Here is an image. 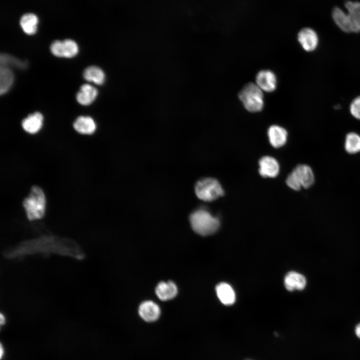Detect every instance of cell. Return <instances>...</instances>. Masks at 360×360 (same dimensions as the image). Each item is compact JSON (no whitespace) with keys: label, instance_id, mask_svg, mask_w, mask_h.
Returning a JSON list of instances; mask_svg holds the SVG:
<instances>
[{"label":"cell","instance_id":"cell-1","mask_svg":"<svg viewBox=\"0 0 360 360\" xmlns=\"http://www.w3.org/2000/svg\"><path fill=\"white\" fill-rule=\"evenodd\" d=\"M58 252L74 256L76 258L82 257V254L76 244L67 240L53 238H44L31 242H28L20 246L16 249L10 254L9 256H14L24 253L35 252Z\"/></svg>","mask_w":360,"mask_h":360},{"label":"cell","instance_id":"cell-2","mask_svg":"<svg viewBox=\"0 0 360 360\" xmlns=\"http://www.w3.org/2000/svg\"><path fill=\"white\" fill-rule=\"evenodd\" d=\"M347 12L336 7L332 12V17L338 27L346 32H360V2L347 1L345 3Z\"/></svg>","mask_w":360,"mask_h":360},{"label":"cell","instance_id":"cell-3","mask_svg":"<svg viewBox=\"0 0 360 360\" xmlns=\"http://www.w3.org/2000/svg\"><path fill=\"white\" fill-rule=\"evenodd\" d=\"M192 228L198 234L206 236L216 232L219 228V220L204 210H198L190 216Z\"/></svg>","mask_w":360,"mask_h":360},{"label":"cell","instance_id":"cell-4","mask_svg":"<svg viewBox=\"0 0 360 360\" xmlns=\"http://www.w3.org/2000/svg\"><path fill=\"white\" fill-rule=\"evenodd\" d=\"M46 197L40 187L34 186L28 197L23 201L27 218L29 220L40 219L43 217L46 208Z\"/></svg>","mask_w":360,"mask_h":360},{"label":"cell","instance_id":"cell-5","mask_svg":"<svg viewBox=\"0 0 360 360\" xmlns=\"http://www.w3.org/2000/svg\"><path fill=\"white\" fill-rule=\"evenodd\" d=\"M238 98L245 108L251 112L261 111L264 106L262 90L252 82L246 84L239 92Z\"/></svg>","mask_w":360,"mask_h":360},{"label":"cell","instance_id":"cell-6","mask_svg":"<svg viewBox=\"0 0 360 360\" xmlns=\"http://www.w3.org/2000/svg\"><path fill=\"white\" fill-rule=\"evenodd\" d=\"M314 181V177L312 168L306 164H299L288 176L286 184L292 190H299L302 188H310Z\"/></svg>","mask_w":360,"mask_h":360},{"label":"cell","instance_id":"cell-7","mask_svg":"<svg viewBox=\"0 0 360 360\" xmlns=\"http://www.w3.org/2000/svg\"><path fill=\"white\" fill-rule=\"evenodd\" d=\"M196 196L205 202H212L224 194L220 183L215 178H206L198 180L195 186Z\"/></svg>","mask_w":360,"mask_h":360},{"label":"cell","instance_id":"cell-8","mask_svg":"<svg viewBox=\"0 0 360 360\" xmlns=\"http://www.w3.org/2000/svg\"><path fill=\"white\" fill-rule=\"evenodd\" d=\"M50 50L52 54L56 56L72 58L78 54V46L75 41L70 39H66L63 41L56 40L51 44Z\"/></svg>","mask_w":360,"mask_h":360},{"label":"cell","instance_id":"cell-9","mask_svg":"<svg viewBox=\"0 0 360 360\" xmlns=\"http://www.w3.org/2000/svg\"><path fill=\"white\" fill-rule=\"evenodd\" d=\"M298 40L306 52H312L317 47L318 38L316 32L310 28L302 29L298 34Z\"/></svg>","mask_w":360,"mask_h":360},{"label":"cell","instance_id":"cell-10","mask_svg":"<svg viewBox=\"0 0 360 360\" xmlns=\"http://www.w3.org/2000/svg\"><path fill=\"white\" fill-rule=\"evenodd\" d=\"M138 312L140 317L148 322L156 321L160 315V308L156 303L151 300H146L141 303Z\"/></svg>","mask_w":360,"mask_h":360},{"label":"cell","instance_id":"cell-11","mask_svg":"<svg viewBox=\"0 0 360 360\" xmlns=\"http://www.w3.org/2000/svg\"><path fill=\"white\" fill-rule=\"evenodd\" d=\"M256 84L266 92H272L276 87V77L270 70H262L256 76Z\"/></svg>","mask_w":360,"mask_h":360},{"label":"cell","instance_id":"cell-12","mask_svg":"<svg viewBox=\"0 0 360 360\" xmlns=\"http://www.w3.org/2000/svg\"><path fill=\"white\" fill-rule=\"evenodd\" d=\"M258 172L263 178H274L280 172V166L277 160L270 156H264L258 162Z\"/></svg>","mask_w":360,"mask_h":360},{"label":"cell","instance_id":"cell-13","mask_svg":"<svg viewBox=\"0 0 360 360\" xmlns=\"http://www.w3.org/2000/svg\"><path fill=\"white\" fill-rule=\"evenodd\" d=\"M268 135L270 144L275 148L282 146L287 140V131L278 125H272L268 129Z\"/></svg>","mask_w":360,"mask_h":360},{"label":"cell","instance_id":"cell-14","mask_svg":"<svg viewBox=\"0 0 360 360\" xmlns=\"http://www.w3.org/2000/svg\"><path fill=\"white\" fill-rule=\"evenodd\" d=\"M284 284L289 291L301 290L305 288L306 280L304 275L296 272H290L284 277Z\"/></svg>","mask_w":360,"mask_h":360},{"label":"cell","instance_id":"cell-15","mask_svg":"<svg viewBox=\"0 0 360 360\" xmlns=\"http://www.w3.org/2000/svg\"><path fill=\"white\" fill-rule=\"evenodd\" d=\"M44 117L39 112L29 114L22 122L23 129L27 132L34 134L38 132L43 124Z\"/></svg>","mask_w":360,"mask_h":360},{"label":"cell","instance_id":"cell-16","mask_svg":"<svg viewBox=\"0 0 360 360\" xmlns=\"http://www.w3.org/2000/svg\"><path fill=\"white\" fill-rule=\"evenodd\" d=\"M178 290L176 284L172 281L162 282L156 288V294L162 300H168L176 296Z\"/></svg>","mask_w":360,"mask_h":360},{"label":"cell","instance_id":"cell-17","mask_svg":"<svg viewBox=\"0 0 360 360\" xmlns=\"http://www.w3.org/2000/svg\"><path fill=\"white\" fill-rule=\"evenodd\" d=\"M98 94L96 88L90 84H84L76 94V100L82 105L88 106L96 100Z\"/></svg>","mask_w":360,"mask_h":360},{"label":"cell","instance_id":"cell-18","mask_svg":"<svg viewBox=\"0 0 360 360\" xmlns=\"http://www.w3.org/2000/svg\"><path fill=\"white\" fill-rule=\"evenodd\" d=\"M74 130L81 134H91L96 130V124L94 120L88 116H80L73 124Z\"/></svg>","mask_w":360,"mask_h":360},{"label":"cell","instance_id":"cell-19","mask_svg":"<svg viewBox=\"0 0 360 360\" xmlns=\"http://www.w3.org/2000/svg\"><path fill=\"white\" fill-rule=\"evenodd\" d=\"M216 290L218 297L223 304L228 306L234 302L235 293L228 284L225 282L220 283L216 286Z\"/></svg>","mask_w":360,"mask_h":360},{"label":"cell","instance_id":"cell-20","mask_svg":"<svg viewBox=\"0 0 360 360\" xmlns=\"http://www.w3.org/2000/svg\"><path fill=\"white\" fill-rule=\"evenodd\" d=\"M20 23L22 30L28 35H33L37 32L38 19L32 13L24 14L20 19Z\"/></svg>","mask_w":360,"mask_h":360},{"label":"cell","instance_id":"cell-21","mask_svg":"<svg viewBox=\"0 0 360 360\" xmlns=\"http://www.w3.org/2000/svg\"><path fill=\"white\" fill-rule=\"evenodd\" d=\"M83 76L87 81L99 85L103 84L105 80L104 72L96 66H90L86 68L84 72Z\"/></svg>","mask_w":360,"mask_h":360},{"label":"cell","instance_id":"cell-22","mask_svg":"<svg viewBox=\"0 0 360 360\" xmlns=\"http://www.w3.org/2000/svg\"><path fill=\"white\" fill-rule=\"evenodd\" d=\"M14 81V74L10 68H0V93H6L11 87Z\"/></svg>","mask_w":360,"mask_h":360},{"label":"cell","instance_id":"cell-23","mask_svg":"<svg viewBox=\"0 0 360 360\" xmlns=\"http://www.w3.org/2000/svg\"><path fill=\"white\" fill-rule=\"evenodd\" d=\"M344 148L350 154L360 152V136L354 132L348 134L346 137Z\"/></svg>","mask_w":360,"mask_h":360},{"label":"cell","instance_id":"cell-24","mask_svg":"<svg viewBox=\"0 0 360 360\" xmlns=\"http://www.w3.org/2000/svg\"><path fill=\"white\" fill-rule=\"evenodd\" d=\"M0 66L10 68H14L18 69H24L26 67L27 63L8 54H1L0 56Z\"/></svg>","mask_w":360,"mask_h":360},{"label":"cell","instance_id":"cell-25","mask_svg":"<svg viewBox=\"0 0 360 360\" xmlns=\"http://www.w3.org/2000/svg\"><path fill=\"white\" fill-rule=\"evenodd\" d=\"M350 110L352 115L356 118L360 120V96L356 97L352 101Z\"/></svg>","mask_w":360,"mask_h":360},{"label":"cell","instance_id":"cell-26","mask_svg":"<svg viewBox=\"0 0 360 360\" xmlns=\"http://www.w3.org/2000/svg\"><path fill=\"white\" fill-rule=\"evenodd\" d=\"M355 333L356 336L360 339V323L356 326Z\"/></svg>","mask_w":360,"mask_h":360},{"label":"cell","instance_id":"cell-27","mask_svg":"<svg viewBox=\"0 0 360 360\" xmlns=\"http://www.w3.org/2000/svg\"><path fill=\"white\" fill-rule=\"evenodd\" d=\"M0 324L2 325L4 324L6 319H5L4 316L2 314H0Z\"/></svg>","mask_w":360,"mask_h":360},{"label":"cell","instance_id":"cell-28","mask_svg":"<svg viewBox=\"0 0 360 360\" xmlns=\"http://www.w3.org/2000/svg\"><path fill=\"white\" fill-rule=\"evenodd\" d=\"M0 358H2L3 356V353H4V349H3V347L2 345V344H0Z\"/></svg>","mask_w":360,"mask_h":360}]
</instances>
